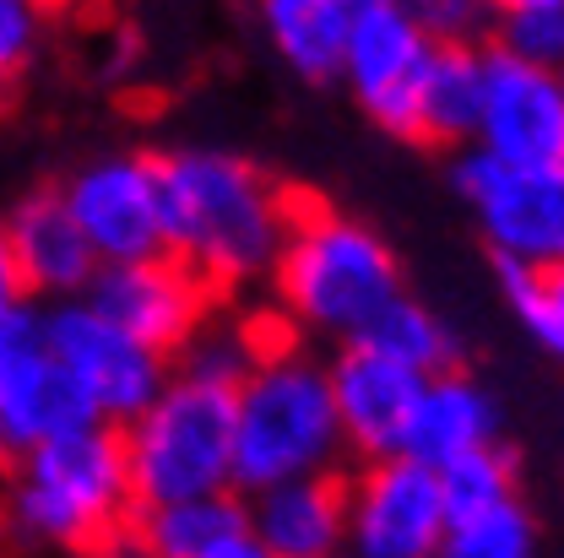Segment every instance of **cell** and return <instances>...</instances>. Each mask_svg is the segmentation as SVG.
Returning <instances> with one entry per match:
<instances>
[{
	"instance_id": "obj_1",
	"label": "cell",
	"mask_w": 564,
	"mask_h": 558,
	"mask_svg": "<svg viewBox=\"0 0 564 558\" xmlns=\"http://www.w3.org/2000/svg\"><path fill=\"white\" fill-rule=\"evenodd\" d=\"M169 255L207 287H245L272 277L293 201L228 146H174L158 157Z\"/></svg>"
},
{
	"instance_id": "obj_2",
	"label": "cell",
	"mask_w": 564,
	"mask_h": 558,
	"mask_svg": "<svg viewBox=\"0 0 564 558\" xmlns=\"http://www.w3.org/2000/svg\"><path fill=\"white\" fill-rule=\"evenodd\" d=\"M137 515L120 423L87 418L22 450L0 493V521L11 543L44 554L109 548Z\"/></svg>"
},
{
	"instance_id": "obj_3",
	"label": "cell",
	"mask_w": 564,
	"mask_h": 558,
	"mask_svg": "<svg viewBox=\"0 0 564 558\" xmlns=\"http://www.w3.org/2000/svg\"><path fill=\"white\" fill-rule=\"evenodd\" d=\"M272 282L288 320L315 337L352 342L402 293V266L369 222L332 207H293Z\"/></svg>"
},
{
	"instance_id": "obj_4",
	"label": "cell",
	"mask_w": 564,
	"mask_h": 558,
	"mask_svg": "<svg viewBox=\"0 0 564 558\" xmlns=\"http://www.w3.org/2000/svg\"><path fill=\"white\" fill-rule=\"evenodd\" d=\"M337 456L343 428L332 407L326 363L267 342L234 385V489L256 493L282 478L332 472Z\"/></svg>"
},
{
	"instance_id": "obj_5",
	"label": "cell",
	"mask_w": 564,
	"mask_h": 558,
	"mask_svg": "<svg viewBox=\"0 0 564 558\" xmlns=\"http://www.w3.org/2000/svg\"><path fill=\"white\" fill-rule=\"evenodd\" d=\"M126 434L131 493L141 504H169L185 493L234 489V385L196 369L163 380Z\"/></svg>"
},
{
	"instance_id": "obj_6",
	"label": "cell",
	"mask_w": 564,
	"mask_h": 558,
	"mask_svg": "<svg viewBox=\"0 0 564 558\" xmlns=\"http://www.w3.org/2000/svg\"><path fill=\"white\" fill-rule=\"evenodd\" d=\"M456 196L467 201L494 261L554 266L564 261V157L505 163L484 146L456 157Z\"/></svg>"
},
{
	"instance_id": "obj_7",
	"label": "cell",
	"mask_w": 564,
	"mask_h": 558,
	"mask_svg": "<svg viewBox=\"0 0 564 558\" xmlns=\"http://www.w3.org/2000/svg\"><path fill=\"white\" fill-rule=\"evenodd\" d=\"M39 326L93 418L131 423L169 380V358L137 342L126 326H115L87 298H55V309H44Z\"/></svg>"
},
{
	"instance_id": "obj_8",
	"label": "cell",
	"mask_w": 564,
	"mask_h": 558,
	"mask_svg": "<svg viewBox=\"0 0 564 558\" xmlns=\"http://www.w3.org/2000/svg\"><path fill=\"white\" fill-rule=\"evenodd\" d=\"M434 50H440V39L423 28L408 0H380L352 22L337 76L348 81L352 103L380 131L419 141V98Z\"/></svg>"
},
{
	"instance_id": "obj_9",
	"label": "cell",
	"mask_w": 564,
	"mask_h": 558,
	"mask_svg": "<svg viewBox=\"0 0 564 558\" xmlns=\"http://www.w3.org/2000/svg\"><path fill=\"white\" fill-rule=\"evenodd\" d=\"M445 543L440 467L408 450L369 456L348 483V548L358 558H429Z\"/></svg>"
},
{
	"instance_id": "obj_10",
	"label": "cell",
	"mask_w": 564,
	"mask_h": 558,
	"mask_svg": "<svg viewBox=\"0 0 564 558\" xmlns=\"http://www.w3.org/2000/svg\"><path fill=\"white\" fill-rule=\"evenodd\" d=\"M66 207L87 233L98 266L104 261H141L163 255V174L147 152H104L66 179Z\"/></svg>"
},
{
	"instance_id": "obj_11",
	"label": "cell",
	"mask_w": 564,
	"mask_h": 558,
	"mask_svg": "<svg viewBox=\"0 0 564 558\" xmlns=\"http://www.w3.org/2000/svg\"><path fill=\"white\" fill-rule=\"evenodd\" d=\"M207 282L163 250L141 261H104L82 298L104 309L115 326H126L137 342L169 358V352H185V342L207 326Z\"/></svg>"
},
{
	"instance_id": "obj_12",
	"label": "cell",
	"mask_w": 564,
	"mask_h": 558,
	"mask_svg": "<svg viewBox=\"0 0 564 558\" xmlns=\"http://www.w3.org/2000/svg\"><path fill=\"white\" fill-rule=\"evenodd\" d=\"M467 146L505 163H560L564 157V76L521 61L510 50H484V109Z\"/></svg>"
},
{
	"instance_id": "obj_13",
	"label": "cell",
	"mask_w": 564,
	"mask_h": 558,
	"mask_svg": "<svg viewBox=\"0 0 564 558\" xmlns=\"http://www.w3.org/2000/svg\"><path fill=\"white\" fill-rule=\"evenodd\" d=\"M87 402L61 369L39 315H17L0 331V456H22L76 423H87Z\"/></svg>"
},
{
	"instance_id": "obj_14",
	"label": "cell",
	"mask_w": 564,
	"mask_h": 558,
	"mask_svg": "<svg viewBox=\"0 0 564 558\" xmlns=\"http://www.w3.org/2000/svg\"><path fill=\"white\" fill-rule=\"evenodd\" d=\"M326 380H332L343 450H358L364 461L402 450L423 391V369L369 348V342H343V352L326 363Z\"/></svg>"
},
{
	"instance_id": "obj_15",
	"label": "cell",
	"mask_w": 564,
	"mask_h": 558,
	"mask_svg": "<svg viewBox=\"0 0 564 558\" xmlns=\"http://www.w3.org/2000/svg\"><path fill=\"white\" fill-rule=\"evenodd\" d=\"M131 532H137L141 554L152 558H261L256 521H250V493L239 489L141 504L131 515Z\"/></svg>"
},
{
	"instance_id": "obj_16",
	"label": "cell",
	"mask_w": 564,
	"mask_h": 558,
	"mask_svg": "<svg viewBox=\"0 0 564 558\" xmlns=\"http://www.w3.org/2000/svg\"><path fill=\"white\" fill-rule=\"evenodd\" d=\"M261 558H332L348 548V483L332 472L282 478L250 493Z\"/></svg>"
},
{
	"instance_id": "obj_17",
	"label": "cell",
	"mask_w": 564,
	"mask_h": 558,
	"mask_svg": "<svg viewBox=\"0 0 564 558\" xmlns=\"http://www.w3.org/2000/svg\"><path fill=\"white\" fill-rule=\"evenodd\" d=\"M6 239L17 250V266L28 277L33 298H82L87 282L98 272V255L87 233L76 228L61 190H39L6 217Z\"/></svg>"
},
{
	"instance_id": "obj_18",
	"label": "cell",
	"mask_w": 564,
	"mask_h": 558,
	"mask_svg": "<svg viewBox=\"0 0 564 558\" xmlns=\"http://www.w3.org/2000/svg\"><path fill=\"white\" fill-rule=\"evenodd\" d=\"M494 439H499V407L473 374H462L456 363L423 374L419 407H413L408 439H402L408 456H419L429 467H445V461L484 450Z\"/></svg>"
},
{
	"instance_id": "obj_19",
	"label": "cell",
	"mask_w": 564,
	"mask_h": 558,
	"mask_svg": "<svg viewBox=\"0 0 564 558\" xmlns=\"http://www.w3.org/2000/svg\"><path fill=\"white\" fill-rule=\"evenodd\" d=\"M380 0H261V28L278 61L304 81L337 76L352 22Z\"/></svg>"
},
{
	"instance_id": "obj_20",
	"label": "cell",
	"mask_w": 564,
	"mask_h": 558,
	"mask_svg": "<svg viewBox=\"0 0 564 558\" xmlns=\"http://www.w3.org/2000/svg\"><path fill=\"white\" fill-rule=\"evenodd\" d=\"M478 109H484V50L473 39L440 44L429 61V76H423L419 141L467 146L478 131Z\"/></svg>"
},
{
	"instance_id": "obj_21",
	"label": "cell",
	"mask_w": 564,
	"mask_h": 558,
	"mask_svg": "<svg viewBox=\"0 0 564 558\" xmlns=\"http://www.w3.org/2000/svg\"><path fill=\"white\" fill-rule=\"evenodd\" d=\"M352 342H369V348L391 352V358H402V363H413L423 374H434V369H445V363H456V337H451V326L419 304L408 287L352 337Z\"/></svg>"
},
{
	"instance_id": "obj_22",
	"label": "cell",
	"mask_w": 564,
	"mask_h": 558,
	"mask_svg": "<svg viewBox=\"0 0 564 558\" xmlns=\"http://www.w3.org/2000/svg\"><path fill=\"white\" fill-rule=\"evenodd\" d=\"M532 548H538V526H532L521 493H505L478 510L451 515L445 543H440V554L451 558H527Z\"/></svg>"
},
{
	"instance_id": "obj_23",
	"label": "cell",
	"mask_w": 564,
	"mask_h": 558,
	"mask_svg": "<svg viewBox=\"0 0 564 558\" xmlns=\"http://www.w3.org/2000/svg\"><path fill=\"white\" fill-rule=\"evenodd\" d=\"M494 266H499V293H505L510 315L527 326V337L549 358L564 363V261H554V266L494 261Z\"/></svg>"
},
{
	"instance_id": "obj_24",
	"label": "cell",
	"mask_w": 564,
	"mask_h": 558,
	"mask_svg": "<svg viewBox=\"0 0 564 558\" xmlns=\"http://www.w3.org/2000/svg\"><path fill=\"white\" fill-rule=\"evenodd\" d=\"M440 489H445V521L462 515V510H478L489 499H505L516 493V461L499 450V439L484 445V450H467L456 461L440 467Z\"/></svg>"
},
{
	"instance_id": "obj_25",
	"label": "cell",
	"mask_w": 564,
	"mask_h": 558,
	"mask_svg": "<svg viewBox=\"0 0 564 558\" xmlns=\"http://www.w3.org/2000/svg\"><path fill=\"white\" fill-rule=\"evenodd\" d=\"M499 50L560 70L564 66V0H516V6H499Z\"/></svg>"
},
{
	"instance_id": "obj_26",
	"label": "cell",
	"mask_w": 564,
	"mask_h": 558,
	"mask_svg": "<svg viewBox=\"0 0 564 558\" xmlns=\"http://www.w3.org/2000/svg\"><path fill=\"white\" fill-rule=\"evenodd\" d=\"M55 0H0V81H17L33 66L44 33H50Z\"/></svg>"
},
{
	"instance_id": "obj_27",
	"label": "cell",
	"mask_w": 564,
	"mask_h": 558,
	"mask_svg": "<svg viewBox=\"0 0 564 558\" xmlns=\"http://www.w3.org/2000/svg\"><path fill=\"white\" fill-rule=\"evenodd\" d=\"M419 11V22L440 39V44H456V39H473L489 0H408Z\"/></svg>"
},
{
	"instance_id": "obj_28",
	"label": "cell",
	"mask_w": 564,
	"mask_h": 558,
	"mask_svg": "<svg viewBox=\"0 0 564 558\" xmlns=\"http://www.w3.org/2000/svg\"><path fill=\"white\" fill-rule=\"evenodd\" d=\"M33 309V293H28V277H22V266H17V250H11V239H6V228H0V331L17 320V315H28Z\"/></svg>"
},
{
	"instance_id": "obj_29",
	"label": "cell",
	"mask_w": 564,
	"mask_h": 558,
	"mask_svg": "<svg viewBox=\"0 0 564 558\" xmlns=\"http://www.w3.org/2000/svg\"><path fill=\"white\" fill-rule=\"evenodd\" d=\"M499 6H516V0H494V11H499Z\"/></svg>"
},
{
	"instance_id": "obj_30",
	"label": "cell",
	"mask_w": 564,
	"mask_h": 558,
	"mask_svg": "<svg viewBox=\"0 0 564 558\" xmlns=\"http://www.w3.org/2000/svg\"><path fill=\"white\" fill-rule=\"evenodd\" d=\"M0 493H6V478H0Z\"/></svg>"
},
{
	"instance_id": "obj_31",
	"label": "cell",
	"mask_w": 564,
	"mask_h": 558,
	"mask_svg": "<svg viewBox=\"0 0 564 558\" xmlns=\"http://www.w3.org/2000/svg\"><path fill=\"white\" fill-rule=\"evenodd\" d=\"M560 76H564V66H560Z\"/></svg>"
},
{
	"instance_id": "obj_32",
	"label": "cell",
	"mask_w": 564,
	"mask_h": 558,
	"mask_svg": "<svg viewBox=\"0 0 564 558\" xmlns=\"http://www.w3.org/2000/svg\"><path fill=\"white\" fill-rule=\"evenodd\" d=\"M489 6H494V0H489Z\"/></svg>"
}]
</instances>
